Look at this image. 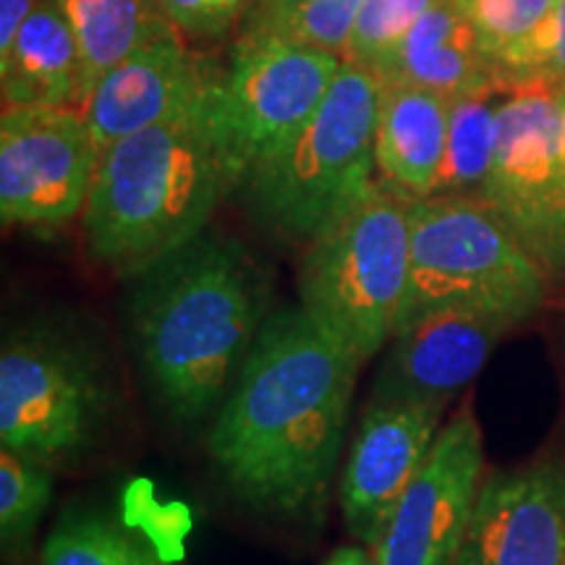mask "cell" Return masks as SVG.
Wrapping results in <instances>:
<instances>
[{"label": "cell", "mask_w": 565, "mask_h": 565, "mask_svg": "<svg viewBox=\"0 0 565 565\" xmlns=\"http://www.w3.org/2000/svg\"><path fill=\"white\" fill-rule=\"evenodd\" d=\"M53 503V469L6 450L0 454V553L6 565H30L40 524Z\"/></svg>", "instance_id": "23"}, {"label": "cell", "mask_w": 565, "mask_h": 565, "mask_svg": "<svg viewBox=\"0 0 565 565\" xmlns=\"http://www.w3.org/2000/svg\"><path fill=\"white\" fill-rule=\"evenodd\" d=\"M550 286L479 196H414L412 267L393 335L440 309H479L524 324L542 312Z\"/></svg>", "instance_id": "7"}, {"label": "cell", "mask_w": 565, "mask_h": 565, "mask_svg": "<svg viewBox=\"0 0 565 565\" xmlns=\"http://www.w3.org/2000/svg\"><path fill=\"white\" fill-rule=\"evenodd\" d=\"M53 3H58V0H53Z\"/></svg>", "instance_id": "30"}, {"label": "cell", "mask_w": 565, "mask_h": 565, "mask_svg": "<svg viewBox=\"0 0 565 565\" xmlns=\"http://www.w3.org/2000/svg\"><path fill=\"white\" fill-rule=\"evenodd\" d=\"M505 95L508 92H482L450 100L448 145L435 194H479L498 147L500 105Z\"/></svg>", "instance_id": "20"}, {"label": "cell", "mask_w": 565, "mask_h": 565, "mask_svg": "<svg viewBox=\"0 0 565 565\" xmlns=\"http://www.w3.org/2000/svg\"><path fill=\"white\" fill-rule=\"evenodd\" d=\"M236 192L207 84L192 108L100 154L82 215L87 254L116 278H134L210 228L217 204Z\"/></svg>", "instance_id": "3"}, {"label": "cell", "mask_w": 565, "mask_h": 565, "mask_svg": "<svg viewBox=\"0 0 565 565\" xmlns=\"http://www.w3.org/2000/svg\"><path fill=\"white\" fill-rule=\"evenodd\" d=\"M443 414L445 404L370 398L341 477L343 521L359 545L377 547L401 498L433 454Z\"/></svg>", "instance_id": "12"}, {"label": "cell", "mask_w": 565, "mask_h": 565, "mask_svg": "<svg viewBox=\"0 0 565 565\" xmlns=\"http://www.w3.org/2000/svg\"><path fill=\"white\" fill-rule=\"evenodd\" d=\"M40 0H0V55L11 51L13 40Z\"/></svg>", "instance_id": "28"}, {"label": "cell", "mask_w": 565, "mask_h": 565, "mask_svg": "<svg viewBox=\"0 0 565 565\" xmlns=\"http://www.w3.org/2000/svg\"><path fill=\"white\" fill-rule=\"evenodd\" d=\"M362 3L364 0H249L238 19V32L270 34L343 55Z\"/></svg>", "instance_id": "22"}, {"label": "cell", "mask_w": 565, "mask_h": 565, "mask_svg": "<svg viewBox=\"0 0 565 565\" xmlns=\"http://www.w3.org/2000/svg\"><path fill=\"white\" fill-rule=\"evenodd\" d=\"M32 565H166L137 536L92 508H71L55 521Z\"/></svg>", "instance_id": "21"}, {"label": "cell", "mask_w": 565, "mask_h": 565, "mask_svg": "<svg viewBox=\"0 0 565 565\" xmlns=\"http://www.w3.org/2000/svg\"><path fill=\"white\" fill-rule=\"evenodd\" d=\"M377 110V76L343 61L315 116L238 189L252 221L280 242H312L374 179Z\"/></svg>", "instance_id": "5"}, {"label": "cell", "mask_w": 565, "mask_h": 565, "mask_svg": "<svg viewBox=\"0 0 565 565\" xmlns=\"http://www.w3.org/2000/svg\"><path fill=\"white\" fill-rule=\"evenodd\" d=\"M0 89L3 108H76L79 45L58 3L40 0L0 55Z\"/></svg>", "instance_id": "18"}, {"label": "cell", "mask_w": 565, "mask_h": 565, "mask_svg": "<svg viewBox=\"0 0 565 565\" xmlns=\"http://www.w3.org/2000/svg\"><path fill=\"white\" fill-rule=\"evenodd\" d=\"M129 280L126 322L147 385L173 422H202L270 317L267 270L242 242L204 228Z\"/></svg>", "instance_id": "2"}, {"label": "cell", "mask_w": 565, "mask_h": 565, "mask_svg": "<svg viewBox=\"0 0 565 565\" xmlns=\"http://www.w3.org/2000/svg\"><path fill=\"white\" fill-rule=\"evenodd\" d=\"M370 74L380 84H408L456 100L482 92H505L498 68L454 0H437L395 51Z\"/></svg>", "instance_id": "16"}, {"label": "cell", "mask_w": 565, "mask_h": 565, "mask_svg": "<svg viewBox=\"0 0 565 565\" xmlns=\"http://www.w3.org/2000/svg\"><path fill=\"white\" fill-rule=\"evenodd\" d=\"M215 71L192 53L186 38L171 30L113 66L82 105L100 152L118 139L168 121L192 108Z\"/></svg>", "instance_id": "15"}, {"label": "cell", "mask_w": 565, "mask_h": 565, "mask_svg": "<svg viewBox=\"0 0 565 565\" xmlns=\"http://www.w3.org/2000/svg\"><path fill=\"white\" fill-rule=\"evenodd\" d=\"M498 74L505 92L565 89V0H557L545 24L500 66Z\"/></svg>", "instance_id": "26"}, {"label": "cell", "mask_w": 565, "mask_h": 565, "mask_svg": "<svg viewBox=\"0 0 565 565\" xmlns=\"http://www.w3.org/2000/svg\"><path fill=\"white\" fill-rule=\"evenodd\" d=\"M343 55L238 32L228 63L210 82V108L238 189L259 160L294 137L333 87Z\"/></svg>", "instance_id": "8"}, {"label": "cell", "mask_w": 565, "mask_h": 565, "mask_svg": "<svg viewBox=\"0 0 565 565\" xmlns=\"http://www.w3.org/2000/svg\"><path fill=\"white\" fill-rule=\"evenodd\" d=\"M414 196L383 175L303 252L299 307L366 364L393 338L412 267Z\"/></svg>", "instance_id": "4"}, {"label": "cell", "mask_w": 565, "mask_h": 565, "mask_svg": "<svg viewBox=\"0 0 565 565\" xmlns=\"http://www.w3.org/2000/svg\"><path fill=\"white\" fill-rule=\"evenodd\" d=\"M456 565H565V454L482 479Z\"/></svg>", "instance_id": "13"}, {"label": "cell", "mask_w": 565, "mask_h": 565, "mask_svg": "<svg viewBox=\"0 0 565 565\" xmlns=\"http://www.w3.org/2000/svg\"><path fill=\"white\" fill-rule=\"evenodd\" d=\"M515 328L505 317L479 309H440L422 317L391 338L372 395L448 406Z\"/></svg>", "instance_id": "14"}, {"label": "cell", "mask_w": 565, "mask_h": 565, "mask_svg": "<svg viewBox=\"0 0 565 565\" xmlns=\"http://www.w3.org/2000/svg\"><path fill=\"white\" fill-rule=\"evenodd\" d=\"M79 45L76 108L113 66L141 45L175 30L160 0H58Z\"/></svg>", "instance_id": "19"}, {"label": "cell", "mask_w": 565, "mask_h": 565, "mask_svg": "<svg viewBox=\"0 0 565 565\" xmlns=\"http://www.w3.org/2000/svg\"><path fill=\"white\" fill-rule=\"evenodd\" d=\"M362 370L301 307L275 309L210 429L233 498L291 524H320Z\"/></svg>", "instance_id": "1"}, {"label": "cell", "mask_w": 565, "mask_h": 565, "mask_svg": "<svg viewBox=\"0 0 565 565\" xmlns=\"http://www.w3.org/2000/svg\"><path fill=\"white\" fill-rule=\"evenodd\" d=\"M322 565H380V563L370 547L345 545V547H338Z\"/></svg>", "instance_id": "29"}, {"label": "cell", "mask_w": 565, "mask_h": 565, "mask_svg": "<svg viewBox=\"0 0 565 565\" xmlns=\"http://www.w3.org/2000/svg\"><path fill=\"white\" fill-rule=\"evenodd\" d=\"M482 429L469 406L437 435L433 454L408 487L377 547L380 565H456L482 484Z\"/></svg>", "instance_id": "11"}, {"label": "cell", "mask_w": 565, "mask_h": 565, "mask_svg": "<svg viewBox=\"0 0 565 565\" xmlns=\"http://www.w3.org/2000/svg\"><path fill=\"white\" fill-rule=\"evenodd\" d=\"M100 147L79 108H3L0 217L51 236L84 215Z\"/></svg>", "instance_id": "10"}, {"label": "cell", "mask_w": 565, "mask_h": 565, "mask_svg": "<svg viewBox=\"0 0 565 565\" xmlns=\"http://www.w3.org/2000/svg\"><path fill=\"white\" fill-rule=\"evenodd\" d=\"M118 393L95 343L61 322H30L0 349V443L51 469L108 440Z\"/></svg>", "instance_id": "6"}, {"label": "cell", "mask_w": 565, "mask_h": 565, "mask_svg": "<svg viewBox=\"0 0 565 565\" xmlns=\"http://www.w3.org/2000/svg\"><path fill=\"white\" fill-rule=\"evenodd\" d=\"M448 97L408 84H380L374 166L412 196L437 192L448 145Z\"/></svg>", "instance_id": "17"}, {"label": "cell", "mask_w": 565, "mask_h": 565, "mask_svg": "<svg viewBox=\"0 0 565 565\" xmlns=\"http://www.w3.org/2000/svg\"><path fill=\"white\" fill-rule=\"evenodd\" d=\"M555 3L557 0H454L498 71L534 38Z\"/></svg>", "instance_id": "24"}, {"label": "cell", "mask_w": 565, "mask_h": 565, "mask_svg": "<svg viewBox=\"0 0 565 565\" xmlns=\"http://www.w3.org/2000/svg\"><path fill=\"white\" fill-rule=\"evenodd\" d=\"M249 0H160L162 11L183 38L215 40L238 24Z\"/></svg>", "instance_id": "27"}, {"label": "cell", "mask_w": 565, "mask_h": 565, "mask_svg": "<svg viewBox=\"0 0 565 565\" xmlns=\"http://www.w3.org/2000/svg\"><path fill=\"white\" fill-rule=\"evenodd\" d=\"M435 3L437 0H364L343 61L366 71L380 66Z\"/></svg>", "instance_id": "25"}, {"label": "cell", "mask_w": 565, "mask_h": 565, "mask_svg": "<svg viewBox=\"0 0 565 565\" xmlns=\"http://www.w3.org/2000/svg\"><path fill=\"white\" fill-rule=\"evenodd\" d=\"M477 196L550 282L565 280V89L508 92Z\"/></svg>", "instance_id": "9"}]
</instances>
